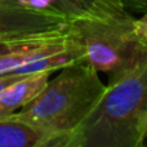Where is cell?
Wrapping results in <instances>:
<instances>
[{
    "mask_svg": "<svg viewBox=\"0 0 147 147\" xmlns=\"http://www.w3.org/2000/svg\"><path fill=\"white\" fill-rule=\"evenodd\" d=\"M23 75H14V74H1L0 75V96L3 94V92L8 88L9 85H12L14 81H17L20 78H22Z\"/></svg>",
    "mask_w": 147,
    "mask_h": 147,
    "instance_id": "9",
    "label": "cell"
},
{
    "mask_svg": "<svg viewBox=\"0 0 147 147\" xmlns=\"http://www.w3.org/2000/svg\"><path fill=\"white\" fill-rule=\"evenodd\" d=\"M49 137L10 115L0 119V147H48Z\"/></svg>",
    "mask_w": 147,
    "mask_h": 147,
    "instance_id": "8",
    "label": "cell"
},
{
    "mask_svg": "<svg viewBox=\"0 0 147 147\" xmlns=\"http://www.w3.org/2000/svg\"><path fill=\"white\" fill-rule=\"evenodd\" d=\"M97 74L83 61L63 67L13 116L48 136V147H63L66 136L88 116L106 89Z\"/></svg>",
    "mask_w": 147,
    "mask_h": 147,
    "instance_id": "2",
    "label": "cell"
},
{
    "mask_svg": "<svg viewBox=\"0 0 147 147\" xmlns=\"http://www.w3.org/2000/svg\"><path fill=\"white\" fill-rule=\"evenodd\" d=\"M145 1H147V0H145Z\"/></svg>",
    "mask_w": 147,
    "mask_h": 147,
    "instance_id": "13",
    "label": "cell"
},
{
    "mask_svg": "<svg viewBox=\"0 0 147 147\" xmlns=\"http://www.w3.org/2000/svg\"><path fill=\"white\" fill-rule=\"evenodd\" d=\"M52 72L23 75L9 85L0 96V119L16 114L41 93L49 81Z\"/></svg>",
    "mask_w": 147,
    "mask_h": 147,
    "instance_id": "7",
    "label": "cell"
},
{
    "mask_svg": "<svg viewBox=\"0 0 147 147\" xmlns=\"http://www.w3.org/2000/svg\"><path fill=\"white\" fill-rule=\"evenodd\" d=\"M0 1H3V0H0Z\"/></svg>",
    "mask_w": 147,
    "mask_h": 147,
    "instance_id": "12",
    "label": "cell"
},
{
    "mask_svg": "<svg viewBox=\"0 0 147 147\" xmlns=\"http://www.w3.org/2000/svg\"><path fill=\"white\" fill-rule=\"evenodd\" d=\"M16 4L48 14H54L70 22L81 18L92 20H129L125 0H10Z\"/></svg>",
    "mask_w": 147,
    "mask_h": 147,
    "instance_id": "5",
    "label": "cell"
},
{
    "mask_svg": "<svg viewBox=\"0 0 147 147\" xmlns=\"http://www.w3.org/2000/svg\"><path fill=\"white\" fill-rule=\"evenodd\" d=\"M69 47L67 31L0 41V75Z\"/></svg>",
    "mask_w": 147,
    "mask_h": 147,
    "instance_id": "6",
    "label": "cell"
},
{
    "mask_svg": "<svg viewBox=\"0 0 147 147\" xmlns=\"http://www.w3.org/2000/svg\"><path fill=\"white\" fill-rule=\"evenodd\" d=\"M70 21L25 8L10 0L0 1V41L49 35L69 30Z\"/></svg>",
    "mask_w": 147,
    "mask_h": 147,
    "instance_id": "4",
    "label": "cell"
},
{
    "mask_svg": "<svg viewBox=\"0 0 147 147\" xmlns=\"http://www.w3.org/2000/svg\"><path fill=\"white\" fill-rule=\"evenodd\" d=\"M134 28L136 32L145 41H147V13L140 20H134Z\"/></svg>",
    "mask_w": 147,
    "mask_h": 147,
    "instance_id": "10",
    "label": "cell"
},
{
    "mask_svg": "<svg viewBox=\"0 0 147 147\" xmlns=\"http://www.w3.org/2000/svg\"><path fill=\"white\" fill-rule=\"evenodd\" d=\"M142 133H143V137H145V140H146V138H147V116L145 117V121H143Z\"/></svg>",
    "mask_w": 147,
    "mask_h": 147,
    "instance_id": "11",
    "label": "cell"
},
{
    "mask_svg": "<svg viewBox=\"0 0 147 147\" xmlns=\"http://www.w3.org/2000/svg\"><path fill=\"white\" fill-rule=\"evenodd\" d=\"M147 116V62L110 79L102 97L63 147H140Z\"/></svg>",
    "mask_w": 147,
    "mask_h": 147,
    "instance_id": "1",
    "label": "cell"
},
{
    "mask_svg": "<svg viewBox=\"0 0 147 147\" xmlns=\"http://www.w3.org/2000/svg\"><path fill=\"white\" fill-rule=\"evenodd\" d=\"M69 39L83 52V62L97 72L120 76L147 62V41L129 20L81 18L70 22Z\"/></svg>",
    "mask_w": 147,
    "mask_h": 147,
    "instance_id": "3",
    "label": "cell"
}]
</instances>
